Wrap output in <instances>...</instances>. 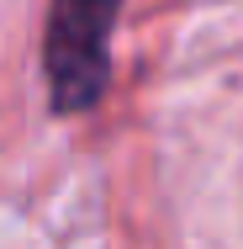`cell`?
I'll return each instance as SVG.
<instances>
[{
	"label": "cell",
	"mask_w": 243,
	"mask_h": 249,
	"mask_svg": "<svg viewBox=\"0 0 243 249\" xmlns=\"http://www.w3.org/2000/svg\"><path fill=\"white\" fill-rule=\"evenodd\" d=\"M111 16H116V0H53L48 80H53V106L58 111H80L100 96Z\"/></svg>",
	"instance_id": "6da1fadb"
}]
</instances>
